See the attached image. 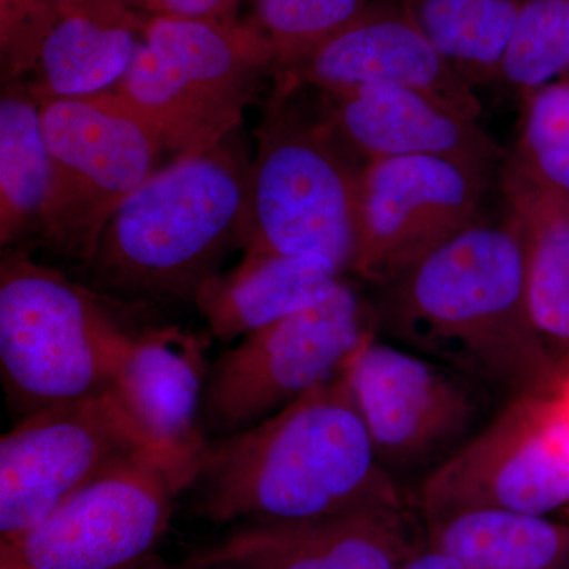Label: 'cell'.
I'll list each match as a JSON object with an SVG mask.
<instances>
[{"label":"cell","mask_w":569,"mask_h":569,"mask_svg":"<svg viewBox=\"0 0 569 569\" xmlns=\"http://www.w3.org/2000/svg\"><path fill=\"white\" fill-rule=\"evenodd\" d=\"M378 329L458 370L501 406L557 397L565 370L531 318L518 224L475 222L380 288Z\"/></svg>","instance_id":"1"},{"label":"cell","mask_w":569,"mask_h":569,"mask_svg":"<svg viewBox=\"0 0 569 569\" xmlns=\"http://www.w3.org/2000/svg\"><path fill=\"white\" fill-rule=\"evenodd\" d=\"M192 488L194 515L213 523L410 508L378 459L347 372L264 421L209 441Z\"/></svg>","instance_id":"2"},{"label":"cell","mask_w":569,"mask_h":569,"mask_svg":"<svg viewBox=\"0 0 569 569\" xmlns=\"http://www.w3.org/2000/svg\"><path fill=\"white\" fill-rule=\"evenodd\" d=\"M250 159L241 133L174 160L127 198L103 228L86 268L112 295L193 302L244 246Z\"/></svg>","instance_id":"3"},{"label":"cell","mask_w":569,"mask_h":569,"mask_svg":"<svg viewBox=\"0 0 569 569\" xmlns=\"http://www.w3.org/2000/svg\"><path fill=\"white\" fill-rule=\"evenodd\" d=\"M280 80L257 129L250 164L244 257L320 254L353 274L365 162L323 108L307 112Z\"/></svg>","instance_id":"4"},{"label":"cell","mask_w":569,"mask_h":569,"mask_svg":"<svg viewBox=\"0 0 569 569\" xmlns=\"http://www.w3.org/2000/svg\"><path fill=\"white\" fill-rule=\"evenodd\" d=\"M277 71L269 41L247 22L153 14L112 96L159 134L171 162L238 130L261 78Z\"/></svg>","instance_id":"5"},{"label":"cell","mask_w":569,"mask_h":569,"mask_svg":"<svg viewBox=\"0 0 569 569\" xmlns=\"http://www.w3.org/2000/svg\"><path fill=\"white\" fill-rule=\"evenodd\" d=\"M134 332L100 296L24 250L0 263V372L20 418L111 389Z\"/></svg>","instance_id":"6"},{"label":"cell","mask_w":569,"mask_h":569,"mask_svg":"<svg viewBox=\"0 0 569 569\" xmlns=\"http://www.w3.org/2000/svg\"><path fill=\"white\" fill-rule=\"evenodd\" d=\"M378 331L376 305L346 279L316 306L242 337L211 362L201 408L206 436L249 429L342 377Z\"/></svg>","instance_id":"7"},{"label":"cell","mask_w":569,"mask_h":569,"mask_svg":"<svg viewBox=\"0 0 569 569\" xmlns=\"http://www.w3.org/2000/svg\"><path fill=\"white\" fill-rule=\"evenodd\" d=\"M51 183L39 233L63 257L88 263L103 228L163 168L159 134L110 91L40 103Z\"/></svg>","instance_id":"8"},{"label":"cell","mask_w":569,"mask_h":569,"mask_svg":"<svg viewBox=\"0 0 569 569\" xmlns=\"http://www.w3.org/2000/svg\"><path fill=\"white\" fill-rule=\"evenodd\" d=\"M200 467L142 452L78 490L50 516L0 546V569H142Z\"/></svg>","instance_id":"9"},{"label":"cell","mask_w":569,"mask_h":569,"mask_svg":"<svg viewBox=\"0 0 569 569\" xmlns=\"http://www.w3.org/2000/svg\"><path fill=\"white\" fill-rule=\"evenodd\" d=\"M347 376L378 459L399 482L425 479L447 462L488 425L498 402L458 370L378 335Z\"/></svg>","instance_id":"10"},{"label":"cell","mask_w":569,"mask_h":569,"mask_svg":"<svg viewBox=\"0 0 569 569\" xmlns=\"http://www.w3.org/2000/svg\"><path fill=\"white\" fill-rule=\"evenodd\" d=\"M149 451L167 449L149 440L111 389L21 418L0 440V542L31 530L78 490Z\"/></svg>","instance_id":"11"},{"label":"cell","mask_w":569,"mask_h":569,"mask_svg":"<svg viewBox=\"0 0 569 569\" xmlns=\"http://www.w3.org/2000/svg\"><path fill=\"white\" fill-rule=\"evenodd\" d=\"M569 503V417L559 396L505 403L419 485L422 520L471 508L548 516Z\"/></svg>","instance_id":"12"},{"label":"cell","mask_w":569,"mask_h":569,"mask_svg":"<svg viewBox=\"0 0 569 569\" xmlns=\"http://www.w3.org/2000/svg\"><path fill=\"white\" fill-rule=\"evenodd\" d=\"M486 171L443 157L367 162L353 274L381 288L478 222Z\"/></svg>","instance_id":"13"},{"label":"cell","mask_w":569,"mask_h":569,"mask_svg":"<svg viewBox=\"0 0 569 569\" xmlns=\"http://www.w3.org/2000/svg\"><path fill=\"white\" fill-rule=\"evenodd\" d=\"M279 74L318 92L402 86L429 93L468 118L481 112L475 88L441 58L402 3L370 2L346 28Z\"/></svg>","instance_id":"14"},{"label":"cell","mask_w":569,"mask_h":569,"mask_svg":"<svg viewBox=\"0 0 569 569\" xmlns=\"http://www.w3.org/2000/svg\"><path fill=\"white\" fill-rule=\"evenodd\" d=\"M426 546L410 508L252 522L189 557L228 569H399Z\"/></svg>","instance_id":"15"},{"label":"cell","mask_w":569,"mask_h":569,"mask_svg":"<svg viewBox=\"0 0 569 569\" xmlns=\"http://www.w3.org/2000/svg\"><path fill=\"white\" fill-rule=\"evenodd\" d=\"M336 132L362 160L443 157L488 171L505 153L477 119L436 97L392 84L320 92Z\"/></svg>","instance_id":"16"},{"label":"cell","mask_w":569,"mask_h":569,"mask_svg":"<svg viewBox=\"0 0 569 569\" xmlns=\"http://www.w3.org/2000/svg\"><path fill=\"white\" fill-rule=\"evenodd\" d=\"M211 336L178 326L134 332L111 391L157 447L201 466L209 447L201 408Z\"/></svg>","instance_id":"17"},{"label":"cell","mask_w":569,"mask_h":569,"mask_svg":"<svg viewBox=\"0 0 569 569\" xmlns=\"http://www.w3.org/2000/svg\"><path fill=\"white\" fill-rule=\"evenodd\" d=\"M132 0H77L41 48L36 81L29 92L37 102L86 99L112 91L132 67L148 20Z\"/></svg>","instance_id":"18"},{"label":"cell","mask_w":569,"mask_h":569,"mask_svg":"<svg viewBox=\"0 0 569 569\" xmlns=\"http://www.w3.org/2000/svg\"><path fill=\"white\" fill-rule=\"evenodd\" d=\"M346 279L320 254L242 257L234 269L203 283L193 305L209 335L231 343L316 306Z\"/></svg>","instance_id":"19"},{"label":"cell","mask_w":569,"mask_h":569,"mask_svg":"<svg viewBox=\"0 0 569 569\" xmlns=\"http://www.w3.org/2000/svg\"><path fill=\"white\" fill-rule=\"evenodd\" d=\"M508 217L522 238L533 323L561 369L569 365V198L542 189L508 162Z\"/></svg>","instance_id":"20"},{"label":"cell","mask_w":569,"mask_h":569,"mask_svg":"<svg viewBox=\"0 0 569 569\" xmlns=\"http://www.w3.org/2000/svg\"><path fill=\"white\" fill-rule=\"evenodd\" d=\"M425 538L466 569H569V526L546 516L459 509L426 519Z\"/></svg>","instance_id":"21"},{"label":"cell","mask_w":569,"mask_h":569,"mask_svg":"<svg viewBox=\"0 0 569 569\" xmlns=\"http://www.w3.org/2000/svg\"><path fill=\"white\" fill-rule=\"evenodd\" d=\"M51 183V162L40 103L18 86L0 102V242L39 231Z\"/></svg>","instance_id":"22"},{"label":"cell","mask_w":569,"mask_h":569,"mask_svg":"<svg viewBox=\"0 0 569 569\" xmlns=\"http://www.w3.org/2000/svg\"><path fill=\"white\" fill-rule=\"evenodd\" d=\"M426 39L475 88L498 80L522 0H400Z\"/></svg>","instance_id":"23"},{"label":"cell","mask_w":569,"mask_h":569,"mask_svg":"<svg viewBox=\"0 0 569 569\" xmlns=\"http://www.w3.org/2000/svg\"><path fill=\"white\" fill-rule=\"evenodd\" d=\"M569 71V0H522L498 81L527 96Z\"/></svg>","instance_id":"24"},{"label":"cell","mask_w":569,"mask_h":569,"mask_svg":"<svg viewBox=\"0 0 569 569\" xmlns=\"http://www.w3.org/2000/svg\"><path fill=\"white\" fill-rule=\"evenodd\" d=\"M523 97L518 151L509 163L542 189L569 198V73Z\"/></svg>","instance_id":"25"},{"label":"cell","mask_w":569,"mask_h":569,"mask_svg":"<svg viewBox=\"0 0 569 569\" xmlns=\"http://www.w3.org/2000/svg\"><path fill=\"white\" fill-rule=\"evenodd\" d=\"M370 0H252L249 22L271 44L277 73L290 69L369 7Z\"/></svg>","instance_id":"26"},{"label":"cell","mask_w":569,"mask_h":569,"mask_svg":"<svg viewBox=\"0 0 569 569\" xmlns=\"http://www.w3.org/2000/svg\"><path fill=\"white\" fill-rule=\"evenodd\" d=\"M73 2L77 0H0V26L52 29Z\"/></svg>","instance_id":"27"},{"label":"cell","mask_w":569,"mask_h":569,"mask_svg":"<svg viewBox=\"0 0 569 569\" xmlns=\"http://www.w3.org/2000/svg\"><path fill=\"white\" fill-rule=\"evenodd\" d=\"M241 0H153V14L194 18L219 22H236Z\"/></svg>","instance_id":"28"},{"label":"cell","mask_w":569,"mask_h":569,"mask_svg":"<svg viewBox=\"0 0 569 569\" xmlns=\"http://www.w3.org/2000/svg\"><path fill=\"white\" fill-rule=\"evenodd\" d=\"M399 569H466L447 553L425 546Z\"/></svg>","instance_id":"29"},{"label":"cell","mask_w":569,"mask_h":569,"mask_svg":"<svg viewBox=\"0 0 569 569\" xmlns=\"http://www.w3.org/2000/svg\"><path fill=\"white\" fill-rule=\"evenodd\" d=\"M559 400L569 417V365H568L567 369H565L563 387H561Z\"/></svg>","instance_id":"30"},{"label":"cell","mask_w":569,"mask_h":569,"mask_svg":"<svg viewBox=\"0 0 569 569\" xmlns=\"http://www.w3.org/2000/svg\"><path fill=\"white\" fill-rule=\"evenodd\" d=\"M174 569H228V568L217 567V565L193 563V561L187 560L186 563H183L181 568H174Z\"/></svg>","instance_id":"31"},{"label":"cell","mask_w":569,"mask_h":569,"mask_svg":"<svg viewBox=\"0 0 569 569\" xmlns=\"http://www.w3.org/2000/svg\"><path fill=\"white\" fill-rule=\"evenodd\" d=\"M133 3H140L144 9H151L153 0H132Z\"/></svg>","instance_id":"32"},{"label":"cell","mask_w":569,"mask_h":569,"mask_svg":"<svg viewBox=\"0 0 569 569\" xmlns=\"http://www.w3.org/2000/svg\"><path fill=\"white\" fill-rule=\"evenodd\" d=\"M142 569H164V568L162 567V565L157 563V561H153V563L148 565V567L142 568Z\"/></svg>","instance_id":"33"}]
</instances>
